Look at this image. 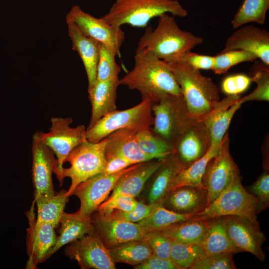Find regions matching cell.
<instances>
[{
    "label": "cell",
    "mask_w": 269,
    "mask_h": 269,
    "mask_svg": "<svg viewBox=\"0 0 269 269\" xmlns=\"http://www.w3.org/2000/svg\"><path fill=\"white\" fill-rule=\"evenodd\" d=\"M134 66L119 84L140 92L155 103L167 95H182L168 64L150 53L135 51Z\"/></svg>",
    "instance_id": "6da1fadb"
},
{
    "label": "cell",
    "mask_w": 269,
    "mask_h": 269,
    "mask_svg": "<svg viewBox=\"0 0 269 269\" xmlns=\"http://www.w3.org/2000/svg\"><path fill=\"white\" fill-rule=\"evenodd\" d=\"M154 29L147 27L139 39L135 51L150 53L167 63L180 61L187 52L204 42L202 37L184 31L174 16L168 13L160 15Z\"/></svg>",
    "instance_id": "7a4b0ae2"
},
{
    "label": "cell",
    "mask_w": 269,
    "mask_h": 269,
    "mask_svg": "<svg viewBox=\"0 0 269 269\" xmlns=\"http://www.w3.org/2000/svg\"><path fill=\"white\" fill-rule=\"evenodd\" d=\"M167 64L191 118H201L213 109L220 101V95L211 78L183 61Z\"/></svg>",
    "instance_id": "3957f363"
},
{
    "label": "cell",
    "mask_w": 269,
    "mask_h": 269,
    "mask_svg": "<svg viewBox=\"0 0 269 269\" xmlns=\"http://www.w3.org/2000/svg\"><path fill=\"white\" fill-rule=\"evenodd\" d=\"M164 13L180 17L188 14L178 0H116L101 18L116 26L145 27L151 19Z\"/></svg>",
    "instance_id": "277c9868"
},
{
    "label": "cell",
    "mask_w": 269,
    "mask_h": 269,
    "mask_svg": "<svg viewBox=\"0 0 269 269\" xmlns=\"http://www.w3.org/2000/svg\"><path fill=\"white\" fill-rule=\"evenodd\" d=\"M107 138L98 142L86 141L76 146L69 154L65 162L70 166L55 173L60 186L65 177L71 180L67 196L69 197L80 183L103 172L106 163V145Z\"/></svg>",
    "instance_id": "5b68a950"
},
{
    "label": "cell",
    "mask_w": 269,
    "mask_h": 269,
    "mask_svg": "<svg viewBox=\"0 0 269 269\" xmlns=\"http://www.w3.org/2000/svg\"><path fill=\"white\" fill-rule=\"evenodd\" d=\"M260 204L242 184L240 173L235 175L218 196L197 216L207 219L234 216L259 222Z\"/></svg>",
    "instance_id": "8992f818"
},
{
    "label": "cell",
    "mask_w": 269,
    "mask_h": 269,
    "mask_svg": "<svg viewBox=\"0 0 269 269\" xmlns=\"http://www.w3.org/2000/svg\"><path fill=\"white\" fill-rule=\"evenodd\" d=\"M152 101L148 98L131 108L115 110L105 116L91 128L86 130L87 141L98 142L111 133L120 129L135 132L151 129L154 122Z\"/></svg>",
    "instance_id": "52a82bcc"
},
{
    "label": "cell",
    "mask_w": 269,
    "mask_h": 269,
    "mask_svg": "<svg viewBox=\"0 0 269 269\" xmlns=\"http://www.w3.org/2000/svg\"><path fill=\"white\" fill-rule=\"evenodd\" d=\"M153 133L173 148L191 117L182 95H167L152 106Z\"/></svg>",
    "instance_id": "ba28073f"
},
{
    "label": "cell",
    "mask_w": 269,
    "mask_h": 269,
    "mask_svg": "<svg viewBox=\"0 0 269 269\" xmlns=\"http://www.w3.org/2000/svg\"><path fill=\"white\" fill-rule=\"evenodd\" d=\"M71 118L52 117L49 132H36L39 139L49 147L56 156L57 167L54 173L61 171L70 152L77 145L87 141L86 129L84 125L70 127Z\"/></svg>",
    "instance_id": "9c48e42d"
},
{
    "label": "cell",
    "mask_w": 269,
    "mask_h": 269,
    "mask_svg": "<svg viewBox=\"0 0 269 269\" xmlns=\"http://www.w3.org/2000/svg\"><path fill=\"white\" fill-rule=\"evenodd\" d=\"M66 21L74 23L84 35L102 43L121 57V47L125 39L121 27L110 25L101 17L92 16L79 5L71 7L66 16Z\"/></svg>",
    "instance_id": "30bf717a"
},
{
    "label": "cell",
    "mask_w": 269,
    "mask_h": 269,
    "mask_svg": "<svg viewBox=\"0 0 269 269\" xmlns=\"http://www.w3.org/2000/svg\"><path fill=\"white\" fill-rule=\"evenodd\" d=\"M238 173L239 170L230 152L229 137L226 133L217 153L209 161L202 177V185L207 192V206Z\"/></svg>",
    "instance_id": "8fae6325"
},
{
    "label": "cell",
    "mask_w": 269,
    "mask_h": 269,
    "mask_svg": "<svg viewBox=\"0 0 269 269\" xmlns=\"http://www.w3.org/2000/svg\"><path fill=\"white\" fill-rule=\"evenodd\" d=\"M137 164L111 174H97L78 184L72 195L77 196L80 202V208L76 211L78 214L83 217H91L109 197L121 176Z\"/></svg>",
    "instance_id": "7c38bea8"
},
{
    "label": "cell",
    "mask_w": 269,
    "mask_h": 269,
    "mask_svg": "<svg viewBox=\"0 0 269 269\" xmlns=\"http://www.w3.org/2000/svg\"><path fill=\"white\" fill-rule=\"evenodd\" d=\"M64 253L82 269H116L108 248L95 231L68 244Z\"/></svg>",
    "instance_id": "4fadbf2b"
},
{
    "label": "cell",
    "mask_w": 269,
    "mask_h": 269,
    "mask_svg": "<svg viewBox=\"0 0 269 269\" xmlns=\"http://www.w3.org/2000/svg\"><path fill=\"white\" fill-rule=\"evenodd\" d=\"M208 126L202 119H191L181 134L174 152L184 169L203 157L211 146Z\"/></svg>",
    "instance_id": "5bb4252c"
},
{
    "label": "cell",
    "mask_w": 269,
    "mask_h": 269,
    "mask_svg": "<svg viewBox=\"0 0 269 269\" xmlns=\"http://www.w3.org/2000/svg\"><path fill=\"white\" fill-rule=\"evenodd\" d=\"M34 204L33 200L30 209L25 213L28 222L26 241L28 257L26 269H37L38 265L47 260V253L54 245L57 237L52 225L37 220Z\"/></svg>",
    "instance_id": "9a60e30c"
},
{
    "label": "cell",
    "mask_w": 269,
    "mask_h": 269,
    "mask_svg": "<svg viewBox=\"0 0 269 269\" xmlns=\"http://www.w3.org/2000/svg\"><path fill=\"white\" fill-rule=\"evenodd\" d=\"M91 217L95 231L108 249L143 238L145 233L137 223L116 218L107 213L98 211L95 212Z\"/></svg>",
    "instance_id": "2e32d148"
},
{
    "label": "cell",
    "mask_w": 269,
    "mask_h": 269,
    "mask_svg": "<svg viewBox=\"0 0 269 269\" xmlns=\"http://www.w3.org/2000/svg\"><path fill=\"white\" fill-rule=\"evenodd\" d=\"M227 232L234 245L241 252H249L263 262L266 255L262 245L266 241L259 222L234 216H224Z\"/></svg>",
    "instance_id": "e0dca14e"
},
{
    "label": "cell",
    "mask_w": 269,
    "mask_h": 269,
    "mask_svg": "<svg viewBox=\"0 0 269 269\" xmlns=\"http://www.w3.org/2000/svg\"><path fill=\"white\" fill-rule=\"evenodd\" d=\"M32 180L34 188V197L40 194H54L52 174L57 165L52 150L41 142L35 133L31 145Z\"/></svg>",
    "instance_id": "ac0fdd59"
},
{
    "label": "cell",
    "mask_w": 269,
    "mask_h": 269,
    "mask_svg": "<svg viewBox=\"0 0 269 269\" xmlns=\"http://www.w3.org/2000/svg\"><path fill=\"white\" fill-rule=\"evenodd\" d=\"M235 49L250 52L269 66V32L253 25L240 27L227 39L222 51Z\"/></svg>",
    "instance_id": "d6986e66"
},
{
    "label": "cell",
    "mask_w": 269,
    "mask_h": 269,
    "mask_svg": "<svg viewBox=\"0 0 269 269\" xmlns=\"http://www.w3.org/2000/svg\"><path fill=\"white\" fill-rule=\"evenodd\" d=\"M183 169V166L174 153L163 158L161 164L147 181L148 203L161 204L170 192L176 177Z\"/></svg>",
    "instance_id": "ffe728a7"
},
{
    "label": "cell",
    "mask_w": 269,
    "mask_h": 269,
    "mask_svg": "<svg viewBox=\"0 0 269 269\" xmlns=\"http://www.w3.org/2000/svg\"><path fill=\"white\" fill-rule=\"evenodd\" d=\"M207 203V192L204 187L185 185L170 192L161 205L176 213L197 215Z\"/></svg>",
    "instance_id": "44dd1931"
},
{
    "label": "cell",
    "mask_w": 269,
    "mask_h": 269,
    "mask_svg": "<svg viewBox=\"0 0 269 269\" xmlns=\"http://www.w3.org/2000/svg\"><path fill=\"white\" fill-rule=\"evenodd\" d=\"M240 95L227 96L202 118L208 126L211 135V146L219 147L236 112L243 104Z\"/></svg>",
    "instance_id": "7402d4cb"
},
{
    "label": "cell",
    "mask_w": 269,
    "mask_h": 269,
    "mask_svg": "<svg viewBox=\"0 0 269 269\" xmlns=\"http://www.w3.org/2000/svg\"><path fill=\"white\" fill-rule=\"evenodd\" d=\"M119 79L96 80L93 85L88 87L92 109L90 123L86 130L92 128L105 116L117 110V90L120 85Z\"/></svg>",
    "instance_id": "603a6c76"
},
{
    "label": "cell",
    "mask_w": 269,
    "mask_h": 269,
    "mask_svg": "<svg viewBox=\"0 0 269 269\" xmlns=\"http://www.w3.org/2000/svg\"><path fill=\"white\" fill-rule=\"evenodd\" d=\"M136 132L129 129H120L107 136L106 158L118 156L134 164L154 159L140 150L136 140Z\"/></svg>",
    "instance_id": "cb8c5ba5"
},
{
    "label": "cell",
    "mask_w": 269,
    "mask_h": 269,
    "mask_svg": "<svg viewBox=\"0 0 269 269\" xmlns=\"http://www.w3.org/2000/svg\"><path fill=\"white\" fill-rule=\"evenodd\" d=\"M72 49L76 51L83 63L88 87L96 81L97 66L99 56V42L84 35L73 23H67Z\"/></svg>",
    "instance_id": "d4e9b609"
},
{
    "label": "cell",
    "mask_w": 269,
    "mask_h": 269,
    "mask_svg": "<svg viewBox=\"0 0 269 269\" xmlns=\"http://www.w3.org/2000/svg\"><path fill=\"white\" fill-rule=\"evenodd\" d=\"M59 224L61 225L59 230V235L56 237L54 245L49 250L47 259L64 245L95 231L92 217H83L77 212L71 214L64 212Z\"/></svg>",
    "instance_id": "484cf974"
},
{
    "label": "cell",
    "mask_w": 269,
    "mask_h": 269,
    "mask_svg": "<svg viewBox=\"0 0 269 269\" xmlns=\"http://www.w3.org/2000/svg\"><path fill=\"white\" fill-rule=\"evenodd\" d=\"M162 162V158L138 163L135 167L121 176L109 197L120 194L136 197L142 191L149 178Z\"/></svg>",
    "instance_id": "4316f807"
},
{
    "label": "cell",
    "mask_w": 269,
    "mask_h": 269,
    "mask_svg": "<svg viewBox=\"0 0 269 269\" xmlns=\"http://www.w3.org/2000/svg\"><path fill=\"white\" fill-rule=\"evenodd\" d=\"M209 219L197 215L172 225L161 232L172 241L201 245L208 226Z\"/></svg>",
    "instance_id": "83f0119b"
},
{
    "label": "cell",
    "mask_w": 269,
    "mask_h": 269,
    "mask_svg": "<svg viewBox=\"0 0 269 269\" xmlns=\"http://www.w3.org/2000/svg\"><path fill=\"white\" fill-rule=\"evenodd\" d=\"M201 246L206 255L241 251L231 242L226 231L224 216L210 218Z\"/></svg>",
    "instance_id": "f1b7e54d"
},
{
    "label": "cell",
    "mask_w": 269,
    "mask_h": 269,
    "mask_svg": "<svg viewBox=\"0 0 269 269\" xmlns=\"http://www.w3.org/2000/svg\"><path fill=\"white\" fill-rule=\"evenodd\" d=\"M68 198L67 191L65 190L53 194H40L34 197V201L37 208V220L49 223L56 228L64 212Z\"/></svg>",
    "instance_id": "f546056e"
},
{
    "label": "cell",
    "mask_w": 269,
    "mask_h": 269,
    "mask_svg": "<svg viewBox=\"0 0 269 269\" xmlns=\"http://www.w3.org/2000/svg\"><path fill=\"white\" fill-rule=\"evenodd\" d=\"M108 249L115 263H125L134 267L143 263L153 255L143 238L129 241Z\"/></svg>",
    "instance_id": "4dcf8cb0"
},
{
    "label": "cell",
    "mask_w": 269,
    "mask_h": 269,
    "mask_svg": "<svg viewBox=\"0 0 269 269\" xmlns=\"http://www.w3.org/2000/svg\"><path fill=\"white\" fill-rule=\"evenodd\" d=\"M194 216L196 215L176 213L159 204L148 217L137 223L146 233L161 231L172 225L189 219Z\"/></svg>",
    "instance_id": "1f68e13d"
},
{
    "label": "cell",
    "mask_w": 269,
    "mask_h": 269,
    "mask_svg": "<svg viewBox=\"0 0 269 269\" xmlns=\"http://www.w3.org/2000/svg\"><path fill=\"white\" fill-rule=\"evenodd\" d=\"M269 8V0H244L233 17L231 24L238 28L250 22L263 24Z\"/></svg>",
    "instance_id": "d6a6232c"
},
{
    "label": "cell",
    "mask_w": 269,
    "mask_h": 269,
    "mask_svg": "<svg viewBox=\"0 0 269 269\" xmlns=\"http://www.w3.org/2000/svg\"><path fill=\"white\" fill-rule=\"evenodd\" d=\"M219 148V147L213 148L210 146L208 151L203 157L182 170L174 180L170 192L176 188L185 185L203 187L202 179L207 164L217 153Z\"/></svg>",
    "instance_id": "836d02e7"
},
{
    "label": "cell",
    "mask_w": 269,
    "mask_h": 269,
    "mask_svg": "<svg viewBox=\"0 0 269 269\" xmlns=\"http://www.w3.org/2000/svg\"><path fill=\"white\" fill-rule=\"evenodd\" d=\"M136 138L140 150L153 159H162L174 152L173 147L155 134L151 129L136 132Z\"/></svg>",
    "instance_id": "e575fe53"
},
{
    "label": "cell",
    "mask_w": 269,
    "mask_h": 269,
    "mask_svg": "<svg viewBox=\"0 0 269 269\" xmlns=\"http://www.w3.org/2000/svg\"><path fill=\"white\" fill-rule=\"evenodd\" d=\"M171 242L169 259L178 269H190L198 260L206 255L201 245Z\"/></svg>",
    "instance_id": "d590c367"
},
{
    "label": "cell",
    "mask_w": 269,
    "mask_h": 269,
    "mask_svg": "<svg viewBox=\"0 0 269 269\" xmlns=\"http://www.w3.org/2000/svg\"><path fill=\"white\" fill-rule=\"evenodd\" d=\"M269 66L262 61H255L252 67L253 82L257 84L256 88L250 94L240 98L243 104L249 101L269 100Z\"/></svg>",
    "instance_id": "8d00e7d4"
},
{
    "label": "cell",
    "mask_w": 269,
    "mask_h": 269,
    "mask_svg": "<svg viewBox=\"0 0 269 269\" xmlns=\"http://www.w3.org/2000/svg\"><path fill=\"white\" fill-rule=\"evenodd\" d=\"M253 53L241 49L221 51L214 56L212 70L215 74L226 73L232 67L243 62H252L257 59Z\"/></svg>",
    "instance_id": "74e56055"
},
{
    "label": "cell",
    "mask_w": 269,
    "mask_h": 269,
    "mask_svg": "<svg viewBox=\"0 0 269 269\" xmlns=\"http://www.w3.org/2000/svg\"><path fill=\"white\" fill-rule=\"evenodd\" d=\"M116 55L99 43V56L97 66L96 80L105 81L111 79H119L121 67L116 60Z\"/></svg>",
    "instance_id": "f35d334b"
},
{
    "label": "cell",
    "mask_w": 269,
    "mask_h": 269,
    "mask_svg": "<svg viewBox=\"0 0 269 269\" xmlns=\"http://www.w3.org/2000/svg\"><path fill=\"white\" fill-rule=\"evenodd\" d=\"M233 255L230 253L206 255L198 260L190 269H235Z\"/></svg>",
    "instance_id": "ab89813d"
},
{
    "label": "cell",
    "mask_w": 269,
    "mask_h": 269,
    "mask_svg": "<svg viewBox=\"0 0 269 269\" xmlns=\"http://www.w3.org/2000/svg\"><path fill=\"white\" fill-rule=\"evenodd\" d=\"M143 239L148 244L153 255L169 259L171 241L161 232H149L144 234Z\"/></svg>",
    "instance_id": "60d3db41"
},
{
    "label": "cell",
    "mask_w": 269,
    "mask_h": 269,
    "mask_svg": "<svg viewBox=\"0 0 269 269\" xmlns=\"http://www.w3.org/2000/svg\"><path fill=\"white\" fill-rule=\"evenodd\" d=\"M137 202L133 196L120 194L108 197L99 206L97 211L108 212L115 210L129 212L135 208Z\"/></svg>",
    "instance_id": "b9f144b4"
},
{
    "label": "cell",
    "mask_w": 269,
    "mask_h": 269,
    "mask_svg": "<svg viewBox=\"0 0 269 269\" xmlns=\"http://www.w3.org/2000/svg\"><path fill=\"white\" fill-rule=\"evenodd\" d=\"M159 205L145 204L142 201H138L135 208L131 212H124L114 210L105 213H107L116 218L137 223L148 217Z\"/></svg>",
    "instance_id": "7bdbcfd3"
},
{
    "label": "cell",
    "mask_w": 269,
    "mask_h": 269,
    "mask_svg": "<svg viewBox=\"0 0 269 269\" xmlns=\"http://www.w3.org/2000/svg\"><path fill=\"white\" fill-rule=\"evenodd\" d=\"M252 82V77L245 74L230 75L223 80L222 91L227 96L239 95L247 90Z\"/></svg>",
    "instance_id": "ee69618b"
},
{
    "label": "cell",
    "mask_w": 269,
    "mask_h": 269,
    "mask_svg": "<svg viewBox=\"0 0 269 269\" xmlns=\"http://www.w3.org/2000/svg\"><path fill=\"white\" fill-rule=\"evenodd\" d=\"M249 192L258 200L260 212L268 207L269 204V170H264L263 173L250 187Z\"/></svg>",
    "instance_id": "f6af8a7d"
},
{
    "label": "cell",
    "mask_w": 269,
    "mask_h": 269,
    "mask_svg": "<svg viewBox=\"0 0 269 269\" xmlns=\"http://www.w3.org/2000/svg\"><path fill=\"white\" fill-rule=\"evenodd\" d=\"M180 61H183L199 70H212L214 56L199 54L189 51L185 54Z\"/></svg>",
    "instance_id": "bcb514c9"
},
{
    "label": "cell",
    "mask_w": 269,
    "mask_h": 269,
    "mask_svg": "<svg viewBox=\"0 0 269 269\" xmlns=\"http://www.w3.org/2000/svg\"><path fill=\"white\" fill-rule=\"evenodd\" d=\"M135 269H178L170 260L163 259L154 255L143 263L134 267Z\"/></svg>",
    "instance_id": "7dc6e473"
},
{
    "label": "cell",
    "mask_w": 269,
    "mask_h": 269,
    "mask_svg": "<svg viewBox=\"0 0 269 269\" xmlns=\"http://www.w3.org/2000/svg\"><path fill=\"white\" fill-rule=\"evenodd\" d=\"M134 164L132 161L121 156H113L106 158V163L103 172L111 174L121 171Z\"/></svg>",
    "instance_id": "c3c4849f"
}]
</instances>
